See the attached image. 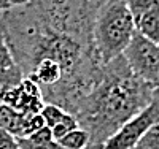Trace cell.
Listing matches in <instances>:
<instances>
[{
	"mask_svg": "<svg viewBox=\"0 0 159 149\" xmlns=\"http://www.w3.org/2000/svg\"><path fill=\"white\" fill-rule=\"evenodd\" d=\"M0 27L15 64L25 78L42 59H52L61 65V83L42 92L45 103L73 114L103 76V64L96 52L92 37L51 29L34 3L11 7L0 13Z\"/></svg>",
	"mask_w": 159,
	"mask_h": 149,
	"instance_id": "cell-1",
	"label": "cell"
},
{
	"mask_svg": "<svg viewBox=\"0 0 159 149\" xmlns=\"http://www.w3.org/2000/svg\"><path fill=\"white\" fill-rule=\"evenodd\" d=\"M156 89L130 72L123 54L105 64L99 84L73 113L80 127L89 133L88 149H103L119 127L151 103Z\"/></svg>",
	"mask_w": 159,
	"mask_h": 149,
	"instance_id": "cell-2",
	"label": "cell"
},
{
	"mask_svg": "<svg viewBox=\"0 0 159 149\" xmlns=\"http://www.w3.org/2000/svg\"><path fill=\"white\" fill-rule=\"evenodd\" d=\"M135 32L134 16L124 0H105L99 3L92 27V40L103 65L121 56Z\"/></svg>",
	"mask_w": 159,
	"mask_h": 149,
	"instance_id": "cell-3",
	"label": "cell"
},
{
	"mask_svg": "<svg viewBox=\"0 0 159 149\" xmlns=\"http://www.w3.org/2000/svg\"><path fill=\"white\" fill-rule=\"evenodd\" d=\"M123 56L137 78L159 87V49L156 43L135 32Z\"/></svg>",
	"mask_w": 159,
	"mask_h": 149,
	"instance_id": "cell-4",
	"label": "cell"
},
{
	"mask_svg": "<svg viewBox=\"0 0 159 149\" xmlns=\"http://www.w3.org/2000/svg\"><path fill=\"white\" fill-rule=\"evenodd\" d=\"M159 121V89H156L151 103L130 117L105 141L103 149H132Z\"/></svg>",
	"mask_w": 159,
	"mask_h": 149,
	"instance_id": "cell-5",
	"label": "cell"
},
{
	"mask_svg": "<svg viewBox=\"0 0 159 149\" xmlns=\"http://www.w3.org/2000/svg\"><path fill=\"white\" fill-rule=\"evenodd\" d=\"M3 105L11 106L22 114H40L45 100L40 87L32 79L24 78L21 84L3 92Z\"/></svg>",
	"mask_w": 159,
	"mask_h": 149,
	"instance_id": "cell-6",
	"label": "cell"
},
{
	"mask_svg": "<svg viewBox=\"0 0 159 149\" xmlns=\"http://www.w3.org/2000/svg\"><path fill=\"white\" fill-rule=\"evenodd\" d=\"M40 87V90L45 92L57 86L62 79V68L61 65L52 59H42L35 64L32 72L27 76Z\"/></svg>",
	"mask_w": 159,
	"mask_h": 149,
	"instance_id": "cell-7",
	"label": "cell"
},
{
	"mask_svg": "<svg viewBox=\"0 0 159 149\" xmlns=\"http://www.w3.org/2000/svg\"><path fill=\"white\" fill-rule=\"evenodd\" d=\"M134 22H135V30L140 35L159 45V5L142 13L140 16L134 19Z\"/></svg>",
	"mask_w": 159,
	"mask_h": 149,
	"instance_id": "cell-8",
	"label": "cell"
},
{
	"mask_svg": "<svg viewBox=\"0 0 159 149\" xmlns=\"http://www.w3.org/2000/svg\"><path fill=\"white\" fill-rule=\"evenodd\" d=\"M0 127L16 138H22L24 114L8 105H0Z\"/></svg>",
	"mask_w": 159,
	"mask_h": 149,
	"instance_id": "cell-9",
	"label": "cell"
},
{
	"mask_svg": "<svg viewBox=\"0 0 159 149\" xmlns=\"http://www.w3.org/2000/svg\"><path fill=\"white\" fill-rule=\"evenodd\" d=\"M61 146H64L65 149H88L89 146V133L78 127L72 132H69L67 135H64V137L57 141Z\"/></svg>",
	"mask_w": 159,
	"mask_h": 149,
	"instance_id": "cell-10",
	"label": "cell"
},
{
	"mask_svg": "<svg viewBox=\"0 0 159 149\" xmlns=\"http://www.w3.org/2000/svg\"><path fill=\"white\" fill-rule=\"evenodd\" d=\"M25 76L19 67L16 64L11 65L8 68L0 72V89H2V92H7L8 89H13L18 84H21Z\"/></svg>",
	"mask_w": 159,
	"mask_h": 149,
	"instance_id": "cell-11",
	"label": "cell"
},
{
	"mask_svg": "<svg viewBox=\"0 0 159 149\" xmlns=\"http://www.w3.org/2000/svg\"><path fill=\"white\" fill-rule=\"evenodd\" d=\"M65 113H67V111H64L62 108H59L56 105H51V103H45L43 110L40 111V114H42V117L45 121V125L49 127V129L57 125L62 121V117L65 116Z\"/></svg>",
	"mask_w": 159,
	"mask_h": 149,
	"instance_id": "cell-12",
	"label": "cell"
},
{
	"mask_svg": "<svg viewBox=\"0 0 159 149\" xmlns=\"http://www.w3.org/2000/svg\"><path fill=\"white\" fill-rule=\"evenodd\" d=\"M78 127H80V124H78L76 117H75L73 114H70V113H65V116L62 117V121H61L57 125L52 127L51 132H52V137H54V140L59 141L64 135H67L69 132H72V130H75V129H78Z\"/></svg>",
	"mask_w": 159,
	"mask_h": 149,
	"instance_id": "cell-13",
	"label": "cell"
},
{
	"mask_svg": "<svg viewBox=\"0 0 159 149\" xmlns=\"http://www.w3.org/2000/svg\"><path fill=\"white\" fill-rule=\"evenodd\" d=\"M132 149H159V121L143 135V138Z\"/></svg>",
	"mask_w": 159,
	"mask_h": 149,
	"instance_id": "cell-14",
	"label": "cell"
},
{
	"mask_svg": "<svg viewBox=\"0 0 159 149\" xmlns=\"http://www.w3.org/2000/svg\"><path fill=\"white\" fill-rule=\"evenodd\" d=\"M45 127V121L42 114H24V127H22V138L30 137L32 133L38 132ZM19 140V138H18Z\"/></svg>",
	"mask_w": 159,
	"mask_h": 149,
	"instance_id": "cell-15",
	"label": "cell"
},
{
	"mask_svg": "<svg viewBox=\"0 0 159 149\" xmlns=\"http://www.w3.org/2000/svg\"><path fill=\"white\" fill-rule=\"evenodd\" d=\"M15 65V59H13V54L10 51V46L7 43V38L5 33L0 27V72L8 68V67Z\"/></svg>",
	"mask_w": 159,
	"mask_h": 149,
	"instance_id": "cell-16",
	"label": "cell"
},
{
	"mask_svg": "<svg viewBox=\"0 0 159 149\" xmlns=\"http://www.w3.org/2000/svg\"><path fill=\"white\" fill-rule=\"evenodd\" d=\"M124 2L127 3L130 13H132V16H134V19L137 16H140L142 13L145 11H148L150 8L159 5V0H124Z\"/></svg>",
	"mask_w": 159,
	"mask_h": 149,
	"instance_id": "cell-17",
	"label": "cell"
},
{
	"mask_svg": "<svg viewBox=\"0 0 159 149\" xmlns=\"http://www.w3.org/2000/svg\"><path fill=\"white\" fill-rule=\"evenodd\" d=\"M25 140H27L29 143H32V144H46L49 141H54V137H52L51 129L45 125L43 129H40L38 132L32 133L30 137H27Z\"/></svg>",
	"mask_w": 159,
	"mask_h": 149,
	"instance_id": "cell-18",
	"label": "cell"
},
{
	"mask_svg": "<svg viewBox=\"0 0 159 149\" xmlns=\"http://www.w3.org/2000/svg\"><path fill=\"white\" fill-rule=\"evenodd\" d=\"M18 144H19V149H65L64 146H61L56 140L54 141H49L46 144H32L29 143L25 138H19L18 140Z\"/></svg>",
	"mask_w": 159,
	"mask_h": 149,
	"instance_id": "cell-19",
	"label": "cell"
},
{
	"mask_svg": "<svg viewBox=\"0 0 159 149\" xmlns=\"http://www.w3.org/2000/svg\"><path fill=\"white\" fill-rule=\"evenodd\" d=\"M0 149H19L18 138L0 127Z\"/></svg>",
	"mask_w": 159,
	"mask_h": 149,
	"instance_id": "cell-20",
	"label": "cell"
},
{
	"mask_svg": "<svg viewBox=\"0 0 159 149\" xmlns=\"http://www.w3.org/2000/svg\"><path fill=\"white\" fill-rule=\"evenodd\" d=\"M32 0H8L10 7H24V5H27Z\"/></svg>",
	"mask_w": 159,
	"mask_h": 149,
	"instance_id": "cell-21",
	"label": "cell"
},
{
	"mask_svg": "<svg viewBox=\"0 0 159 149\" xmlns=\"http://www.w3.org/2000/svg\"><path fill=\"white\" fill-rule=\"evenodd\" d=\"M10 3H8V0H0V13H3L7 10H10Z\"/></svg>",
	"mask_w": 159,
	"mask_h": 149,
	"instance_id": "cell-22",
	"label": "cell"
},
{
	"mask_svg": "<svg viewBox=\"0 0 159 149\" xmlns=\"http://www.w3.org/2000/svg\"><path fill=\"white\" fill-rule=\"evenodd\" d=\"M0 105H3V92L0 89Z\"/></svg>",
	"mask_w": 159,
	"mask_h": 149,
	"instance_id": "cell-23",
	"label": "cell"
},
{
	"mask_svg": "<svg viewBox=\"0 0 159 149\" xmlns=\"http://www.w3.org/2000/svg\"><path fill=\"white\" fill-rule=\"evenodd\" d=\"M86 2H97V0H86Z\"/></svg>",
	"mask_w": 159,
	"mask_h": 149,
	"instance_id": "cell-24",
	"label": "cell"
},
{
	"mask_svg": "<svg viewBox=\"0 0 159 149\" xmlns=\"http://www.w3.org/2000/svg\"><path fill=\"white\" fill-rule=\"evenodd\" d=\"M157 49H159V45H157Z\"/></svg>",
	"mask_w": 159,
	"mask_h": 149,
	"instance_id": "cell-25",
	"label": "cell"
}]
</instances>
